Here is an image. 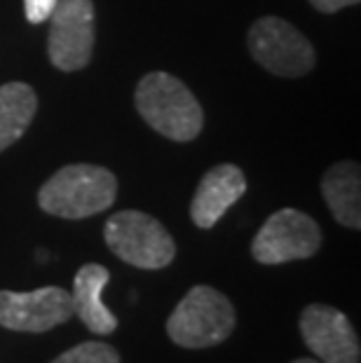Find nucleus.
Wrapping results in <instances>:
<instances>
[{
    "label": "nucleus",
    "mask_w": 361,
    "mask_h": 363,
    "mask_svg": "<svg viewBox=\"0 0 361 363\" xmlns=\"http://www.w3.org/2000/svg\"><path fill=\"white\" fill-rule=\"evenodd\" d=\"M50 21L48 54L52 66L64 73L82 71L94 50V3L59 0Z\"/></svg>",
    "instance_id": "nucleus-7"
},
{
    "label": "nucleus",
    "mask_w": 361,
    "mask_h": 363,
    "mask_svg": "<svg viewBox=\"0 0 361 363\" xmlns=\"http://www.w3.org/2000/svg\"><path fill=\"white\" fill-rule=\"evenodd\" d=\"M50 363H120V354L109 342L89 340V342H80L68 352L59 354Z\"/></svg>",
    "instance_id": "nucleus-14"
},
{
    "label": "nucleus",
    "mask_w": 361,
    "mask_h": 363,
    "mask_svg": "<svg viewBox=\"0 0 361 363\" xmlns=\"http://www.w3.org/2000/svg\"><path fill=\"white\" fill-rule=\"evenodd\" d=\"M249 52L265 71L279 78H301L317 61L310 40L279 17H263L251 26Z\"/></svg>",
    "instance_id": "nucleus-5"
},
{
    "label": "nucleus",
    "mask_w": 361,
    "mask_h": 363,
    "mask_svg": "<svg viewBox=\"0 0 361 363\" xmlns=\"http://www.w3.org/2000/svg\"><path fill=\"white\" fill-rule=\"evenodd\" d=\"M109 281H111L109 267L99 265V262L82 265L73 279V293H71L73 314L94 335H111L118 328V316L101 300V293L109 286Z\"/></svg>",
    "instance_id": "nucleus-11"
},
{
    "label": "nucleus",
    "mask_w": 361,
    "mask_h": 363,
    "mask_svg": "<svg viewBox=\"0 0 361 363\" xmlns=\"http://www.w3.org/2000/svg\"><path fill=\"white\" fill-rule=\"evenodd\" d=\"M104 239L115 256L139 269H162L176 258V242L169 230L136 208L113 213L104 225Z\"/></svg>",
    "instance_id": "nucleus-4"
},
{
    "label": "nucleus",
    "mask_w": 361,
    "mask_h": 363,
    "mask_svg": "<svg viewBox=\"0 0 361 363\" xmlns=\"http://www.w3.org/2000/svg\"><path fill=\"white\" fill-rule=\"evenodd\" d=\"M73 316L71 293L61 286L17 293L0 291V326L17 333H48Z\"/></svg>",
    "instance_id": "nucleus-8"
},
{
    "label": "nucleus",
    "mask_w": 361,
    "mask_h": 363,
    "mask_svg": "<svg viewBox=\"0 0 361 363\" xmlns=\"http://www.w3.org/2000/svg\"><path fill=\"white\" fill-rule=\"evenodd\" d=\"M59 0H24V10H26V19L30 24H43V21L50 19V14L55 12Z\"/></svg>",
    "instance_id": "nucleus-15"
},
{
    "label": "nucleus",
    "mask_w": 361,
    "mask_h": 363,
    "mask_svg": "<svg viewBox=\"0 0 361 363\" xmlns=\"http://www.w3.org/2000/svg\"><path fill=\"white\" fill-rule=\"evenodd\" d=\"M38 96L26 82H7L0 87V152L26 134L35 118Z\"/></svg>",
    "instance_id": "nucleus-13"
},
{
    "label": "nucleus",
    "mask_w": 361,
    "mask_h": 363,
    "mask_svg": "<svg viewBox=\"0 0 361 363\" xmlns=\"http://www.w3.org/2000/svg\"><path fill=\"white\" fill-rule=\"evenodd\" d=\"M291 363H321L319 359H307V357H303V359H296V361H291Z\"/></svg>",
    "instance_id": "nucleus-17"
},
{
    "label": "nucleus",
    "mask_w": 361,
    "mask_h": 363,
    "mask_svg": "<svg viewBox=\"0 0 361 363\" xmlns=\"http://www.w3.org/2000/svg\"><path fill=\"white\" fill-rule=\"evenodd\" d=\"M310 5L321 14H335V12H340L343 7L359 5V0H310Z\"/></svg>",
    "instance_id": "nucleus-16"
},
{
    "label": "nucleus",
    "mask_w": 361,
    "mask_h": 363,
    "mask_svg": "<svg viewBox=\"0 0 361 363\" xmlns=\"http://www.w3.org/2000/svg\"><path fill=\"white\" fill-rule=\"evenodd\" d=\"M136 111L148 125L172 141L188 143L204 127L202 106L186 84L172 73H145L136 84Z\"/></svg>",
    "instance_id": "nucleus-1"
},
{
    "label": "nucleus",
    "mask_w": 361,
    "mask_h": 363,
    "mask_svg": "<svg viewBox=\"0 0 361 363\" xmlns=\"http://www.w3.org/2000/svg\"><path fill=\"white\" fill-rule=\"evenodd\" d=\"M324 195L333 218L345 228H361V172L357 162H338L321 179Z\"/></svg>",
    "instance_id": "nucleus-12"
},
{
    "label": "nucleus",
    "mask_w": 361,
    "mask_h": 363,
    "mask_svg": "<svg viewBox=\"0 0 361 363\" xmlns=\"http://www.w3.org/2000/svg\"><path fill=\"white\" fill-rule=\"evenodd\" d=\"M237 314L233 303L211 286H193L167 319V335L186 350H204L233 335Z\"/></svg>",
    "instance_id": "nucleus-3"
},
{
    "label": "nucleus",
    "mask_w": 361,
    "mask_h": 363,
    "mask_svg": "<svg viewBox=\"0 0 361 363\" xmlns=\"http://www.w3.org/2000/svg\"><path fill=\"white\" fill-rule=\"evenodd\" d=\"M301 335L321 363H359L361 345L352 321L331 305H307L301 314Z\"/></svg>",
    "instance_id": "nucleus-9"
},
{
    "label": "nucleus",
    "mask_w": 361,
    "mask_h": 363,
    "mask_svg": "<svg viewBox=\"0 0 361 363\" xmlns=\"http://www.w3.org/2000/svg\"><path fill=\"white\" fill-rule=\"evenodd\" d=\"M244 192H247V179H244L240 167H211L202 176L193 202H190V218L197 228L211 230L228 213L230 206L240 202Z\"/></svg>",
    "instance_id": "nucleus-10"
},
{
    "label": "nucleus",
    "mask_w": 361,
    "mask_h": 363,
    "mask_svg": "<svg viewBox=\"0 0 361 363\" xmlns=\"http://www.w3.org/2000/svg\"><path fill=\"white\" fill-rule=\"evenodd\" d=\"M118 197V179L96 164L61 167L38 192L45 213L66 220H82L113 206Z\"/></svg>",
    "instance_id": "nucleus-2"
},
{
    "label": "nucleus",
    "mask_w": 361,
    "mask_h": 363,
    "mask_svg": "<svg viewBox=\"0 0 361 363\" xmlns=\"http://www.w3.org/2000/svg\"><path fill=\"white\" fill-rule=\"evenodd\" d=\"M321 246V230L312 216L298 208H279L263 223L251 242V256L260 265H284L312 258Z\"/></svg>",
    "instance_id": "nucleus-6"
}]
</instances>
